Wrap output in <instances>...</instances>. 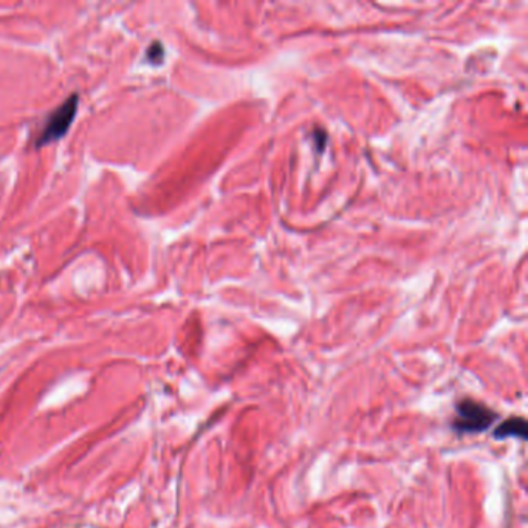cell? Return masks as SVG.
<instances>
[{
    "label": "cell",
    "mask_w": 528,
    "mask_h": 528,
    "mask_svg": "<svg viewBox=\"0 0 528 528\" xmlns=\"http://www.w3.org/2000/svg\"><path fill=\"white\" fill-rule=\"evenodd\" d=\"M498 420V414L491 408L471 398L459 401L452 429L459 434H477L487 431Z\"/></svg>",
    "instance_id": "obj_1"
},
{
    "label": "cell",
    "mask_w": 528,
    "mask_h": 528,
    "mask_svg": "<svg viewBox=\"0 0 528 528\" xmlns=\"http://www.w3.org/2000/svg\"><path fill=\"white\" fill-rule=\"evenodd\" d=\"M77 107H78V96H72L69 101H65L60 108L50 115L48 121L45 123L44 132L40 133L39 145H45V142L60 140L64 137V133L69 130L70 124L74 120L77 115Z\"/></svg>",
    "instance_id": "obj_2"
},
{
    "label": "cell",
    "mask_w": 528,
    "mask_h": 528,
    "mask_svg": "<svg viewBox=\"0 0 528 528\" xmlns=\"http://www.w3.org/2000/svg\"><path fill=\"white\" fill-rule=\"evenodd\" d=\"M494 439L504 440L507 437H517L521 440L527 439V420L524 417H511L504 423H500L493 432Z\"/></svg>",
    "instance_id": "obj_3"
}]
</instances>
